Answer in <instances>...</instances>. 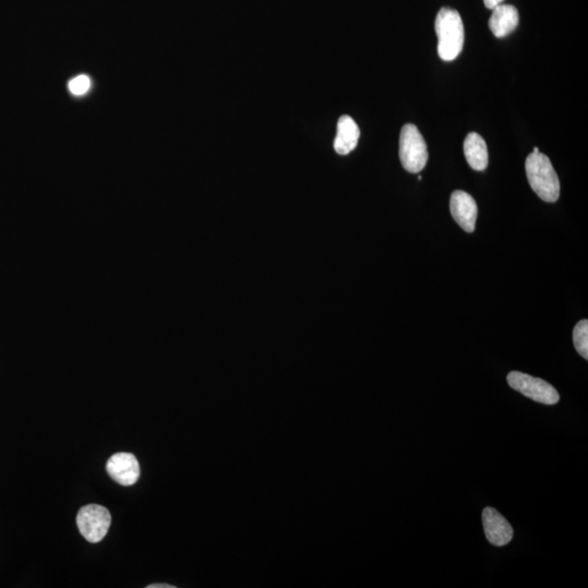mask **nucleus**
Here are the masks:
<instances>
[{"instance_id":"423d86ee","label":"nucleus","mask_w":588,"mask_h":588,"mask_svg":"<svg viewBox=\"0 0 588 588\" xmlns=\"http://www.w3.org/2000/svg\"><path fill=\"white\" fill-rule=\"evenodd\" d=\"M107 473L122 486H133L140 477V464L133 454L119 453L110 456Z\"/></svg>"},{"instance_id":"1a4fd4ad","label":"nucleus","mask_w":588,"mask_h":588,"mask_svg":"<svg viewBox=\"0 0 588 588\" xmlns=\"http://www.w3.org/2000/svg\"><path fill=\"white\" fill-rule=\"evenodd\" d=\"M490 29L498 39L506 38L517 29L519 24L518 9L512 5H499L492 9Z\"/></svg>"},{"instance_id":"9b49d317","label":"nucleus","mask_w":588,"mask_h":588,"mask_svg":"<svg viewBox=\"0 0 588 588\" xmlns=\"http://www.w3.org/2000/svg\"><path fill=\"white\" fill-rule=\"evenodd\" d=\"M464 155L472 170L484 171L488 166V150L486 142L480 134L472 133L464 140Z\"/></svg>"},{"instance_id":"9d476101","label":"nucleus","mask_w":588,"mask_h":588,"mask_svg":"<svg viewBox=\"0 0 588 588\" xmlns=\"http://www.w3.org/2000/svg\"><path fill=\"white\" fill-rule=\"evenodd\" d=\"M360 129L350 115L340 117L337 124V135L334 142V149L339 155H348L358 145Z\"/></svg>"},{"instance_id":"f257e3e1","label":"nucleus","mask_w":588,"mask_h":588,"mask_svg":"<svg viewBox=\"0 0 588 588\" xmlns=\"http://www.w3.org/2000/svg\"><path fill=\"white\" fill-rule=\"evenodd\" d=\"M438 55L445 61L458 58L464 45V25L456 10L441 8L435 21Z\"/></svg>"},{"instance_id":"4468645a","label":"nucleus","mask_w":588,"mask_h":588,"mask_svg":"<svg viewBox=\"0 0 588 588\" xmlns=\"http://www.w3.org/2000/svg\"><path fill=\"white\" fill-rule=\"evenodd\" d=\"M505 0H484L485 6L488 9H493L501 5Z\"/></svg>"},{"instance_id":"dca6fc26","label":"nucleus","mask_w":588,"mask_h":588,"mask_svg":"<svg viewBox=\"0 0 588 588\" xmlns=\"http://www.w3.org/2000/svg\"><path fill=\"white\" fill-rule=\"evenodd\" d=\"M533 152H534V153H537V152H539V151H538L537 147H534Z\"/></svg>"},{"instance_id":"f03ea898","label":"nucleus","mask_w":588,"mask_h":588,"mask_svg":"<svg viewBox=\"0 0 588 588\" xmlns=\"http://www.w3.org/2000/svg\"><path fill=\"white\" fill-rule=\"evenodd\" d=\"M529 186L539 198L548 203L558 201L560 197V181L547 156L540 153L529 154L525 161Z\"/></svg>"},{"instance_id":"f8f14e48","label":"nucleus","mask_w":588,"mask_h":588,"mask_svg":"<svg viewBox=\"0 0 588 588\" xmlns=\"http://www.w3.org/2000/svg\"><path fill=\"white\" fill-rule=\"evenodd\" d=\"M574 344L577 354L585 360L588 359V322L582 319L574 329Z\"/></svg>"},{"instance_id":"39448f33","label":"nucleus","mask_w":588,"mask_h":588,"mask_svg":"<svg viewBox=\"0 0 588 588\" xmlns=\"http://www.w3.org/2000/svg\"><path fill=\"white\" fill-rule=\"evenodd\" d=\"M112 516L106 508L99 505H87L80 509L77 525L82 537L90 543H99L106 537Z\"/></svg>"},{"instance_id":"0eeeda50","label":"nucleus","mask_w":588,"mask_h":588,"mask_svg":"<svg viewBox=\"0 0 588 588\" xmlns=\"http://www.w3.org/2000/svg\"><path fill=\"white\" fill-rule=\"evenodd\" d=\"M482 519L488 542L496 547H503L511 542L514 535L513 528L496 509L485 508Z\"/></svg>"},{"instance_id":"2eb2a0df","label":"nucleus","mask_w":588,"mask_h":588,"mask_svg":"<svg viewBox=\"0 0 588 588\" xmlns=\"http://www.w3.org/2000/svg\"><path fill=\"white\" fill-rule=\"evenodd\" d=\"M147 588H175V586L170 584H152L147 586Z\"/></svg>"},{"instance_id":"ddd939ff","label":"nucleus","mask_w":588,"mask_h":588,"mask_svg":"<svg viewBox=\"0 0 588 588\" xmlns=\"http://www.w3.org/2000/svg\"><path fill=\"white\" fill-rule=\"evenodd\" d=\"M91 81L87 76H78L69 83L70 91L75 94V96H82V94L87 93L88 88H90Z\"/></svg>"},{"instance_id":"6e6552de","label":"nucleus","mask_w":588,"mask_h":588,"mask_svg":"<svg viewBox=\"0 0 588 588\" xmlns=\"http://www.w3.org/2000/svg\"><path fill=\"white\" fill-rule=\"evenodd\" d=\"M450 212L462 229L469 234L473 233L479 209L469 193L455 191L450 198Z\"/></svg>"},{"instance_id":"7ed1b4c3","label":"nucleus","mask_w":588,"mask_h":588,"mask_svg":"<svg viewBox=\"0 0 588 588\" xmlns=\"http://www.w3.org/2000/svg\"><path fill=\"white\" fill-rule=\"evenodd\" d=\"M401 164L408 172H421L428 161L427 144L416 125H404L400 133L399 147Z\"/></svg>"},{"instance_id":"20e7f679","label":"nucleus","mask_w":588,"mask_h":588,"mask_svg":"<svg viewBox=\"0 0 588 588\" xmlns=\"http://www.w3.org/2000/svg\"><path fill=\"white\" fill-rule=\"evenodd\" d=\"M507 381L512 390L532 399L533 401L554 406L560 400L559 393L555 387L540 378L524 374L521 372H509Z\"/></svg>"}]
</instances>
